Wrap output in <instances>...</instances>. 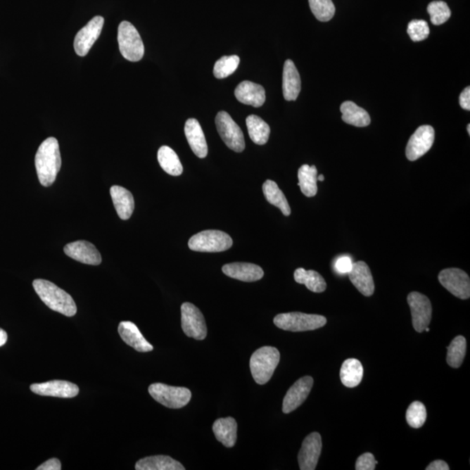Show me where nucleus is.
<instances>
[{
	"instance_id": "nucleus-1",
	"label": "nucleus",
	"mask_w": 470,
	"mask_h": 470,
	"mask_svg": "<svg viewBox=\"0 0 470 470\" xmlns=\"http://www.w3.org/2000/svg\"><path fill=\"white\" fill-rule=\"evenodd\" d=\"M35 167L40 184L53 185L61 168L60 145L56 138L46 139L39 146L35 156Z\"/></svg>"
},
{
	"instance_id": "nucleus-2",
	"label": "nucleus",
	"mask_w": 470,
	"mask_h": 470,
	"mask_svg": "<svg viewBox=\"0 0 470 470\" xmlns=\"http://www.w3.org/2000/svg\"><path fill=\"white\" fill-rule=\"evenodd\" d=\"M32 286L37 295L51 310L65 317H75L77 313V306L68 293L58 288L53 282L42 279H37L32 282Z\"/></svg>"
},
{
	"instance_id": "nucleus-3",
	"label": "nucleus",
	"mask_w": 470,
	"mask_h": 470,
	"mask_svg": "<svg viewBox=\"0 0 470 470\" xmlns=\"http://www.w3.org/2000/svg\"><path fill=\"white\" fill-rule=\"evenodd\" d=\"M280 359V352L274 347H262L253 352L250 359V369L256 383L264 385L269 383Z\"/></svg>"
},
{
	"instance_id": "nucleus-4",
	"label": "nucleus",
	"mask_w": 470,
	"mask_h": 470,
	"mask_svg": "<svg viewBox=\"0 0 470 470\" xmlns=\"http://www.w3.org/2000/svg\"><path fill=\"white\" fill-rule=\"evenodd\" d=\"M274 322L277 328L286 331L304 332L322 328L326 325V319L322 315L292 312L278 315L274 317Z\"/></svg>"
},
{
	"instance_id": "nucleus-5",
	"label": "nucleus",
	"mask_w": 470,
	"mask_h": 470,
	"mask_svg": "<svg viewBox=\"0 0 470 470\" xmlns=\"http://www.w3.org/2000/svg\"><path fill=\"white\" fill-rule=\"evenodd\" d=\"M118 42L120 53L126 60L137 62L145 53L144 44L137 29L130 22L123 21L118 29Z\"/></svg>"
},
{
	"instance_id": "nucleus-6",
	"label": "nucleus",
	"mask_w": 470,
	"mask_h": 470,
	"mask_svg": "<svg viewBox=\"0 0 470 470\" xmlns=\"http://www.w3.org/2000/svg\"><path fill=\"white\" fill-rule=\"evenodd\" d=\"M233 246L232 238L219 230H205L194 234L189 241L191 250L218 253L227 250Z\"/></svg>"
},
{
	"instance_id": "nucleus-7",
	"label": "nucleus",
	"mask_w": 470,
	"mask_h": 470,
	"mask_svg": "<svg viewBox=\"0 0 470 470\" xmlns=\"http://www.w3.org/2000/svg\"><path fill=\"white\" fill-rule=\"evenodd\" d=\"M148 392L161 405L174 409H182L186 406L192 398V393L189 388L172 387L164 383L150 385Z\"/></svg>"
},
{
	"instance_id": "nucleus-8",
	"label": "nucleus",
	"mask_w": 470,
	"mask_h": 470,
	"mask_svg": "<svg viewBox=\"0 0 470 470\" xmlns=\"http://www.w3.org/2000/svg\"><path fill=\"white\" fill-rule=\"evenodd\" d=\"M215 124L220 138L222 139L227 148L236 153L244 151L243 133L229 113L224 111L219 112L215 118Z\"/></svg>"
},
{
	"instance_id": "nucleus-9",
	"label": "nucleus",
	"mask_w": 470,
	"mask_h": 470,
	"mask_svg": "<svg viewBox=\"0 0 470 470\" xmlns=\"http://www.w3.org/2000/svg\"><path fill=\"white\" fill-rule=\"evenodd\" d=\"M182 326L183 332L197 341L204 340L208 335L207 324L199 308L193 304L185 303L182 306Z\"/></svg>"
},
{
	"instance_id": "nucleus-10",
	"label": "nucleus",
	"mask_w": 470,
	"mask_h": 470,
	"mask_svg": "<svg viewBox=\"0 0 470 470\" xmlns=\"http://www.w3.org/2000/svg\"><path fill=\"white\" fill-rule=\"evenodd\" d=\"M440 284L453 296L462 300L470 297V280L467 273L459 269H444L438 275Z\"/></svg>"
},
{
	"instance_id": "nucleus-11",
	"label": "nucleus",
	"mask_w": 470,
	"mask_h": 470,
	"mask_svg": "<svg viewBox=\"0 0 470 470\" xmlns=\"http://www.w3.org/2000/svg\"><path fill=\"white\" fill-rule=\"evenodd\" d=\"M414 330L424 332L432 319V305L427 296L421 293L412 292L407 296Z\"/></svg>"
},
{
	"instance_id": "nucleus-12",
	"label": "nucleus",
	"mask_w": 470,
	"mask_h": 470,
	"mask_svg": "<svg viewBox=\"0 0 470 470\" xmlns=\"http://www.w3.org/2000/svg\"><path fill=\"white\" fill-rule=\"evenodd\" d=\"M435 141V130L431 126L418 127L411 136L406 148V156L410 161L417 160L432 148Z\"/></svg>"
},
{
	"instance_id": "nucleus-13",
	"label": "nucleus",
	"mask_w": 470,
	"mask_h": 470,
	"mask_svg": "<svg viewBox=\"0 0 470 470\" xmlns=\"http://www.w3.org/2000/svg\"><path fill=\"white\" fill-rule=\"evenodd\" d=\"M104 22V18L94 17L78 32L75 39V49L79 56L84 57L89 53L101 34Z\"/></svg>"
},
{
	"instance_id": "nucleus-14",
	"label": "nucleus",
	"mask_w": 470,
	"mask_h": 470,
	"mask_svg": "<svg viewBox=\"0 0 470 470\" xmlns=\"http://www.w3.org/2000/svg\"><path fill=\"white\" fill-rule=\"evenodd\" d=\"M322 449V436L317 432L311 433L304 439L298 455L300 469H317Z\"/></svg>"
},
{
	"instance_id": "nucleus-15",
	"label": "nucleus",
	"mask_w": 470,
	"mask_h": 470,
	"mask_svg": "<svg viewBox=\"0 0 470 470\" xmlns=\"http://www.w3.org/2000/svg\"><path fill=\"white\" fill-rule=\"evenodd\" d=\"M313 385L314 379L311 376H304L293 383L285 395L282 406L284 413L289 414L298 409L306 401Z\"/></svg>"
},
{
	"instance_id": "nucleus-16",
	"label": "nucleus",
	"mask_w": 470,
	"mask_h": 470,
	"mask_svg": "<svg viewBox=\"0 0 470 470\" xmlns=\"http://www.w3.org/2000/svg\"><path fill=\"white\" fill-rule=\"evenodd\" d=\"M65 255L77 262L98 266L102 262L100 252L94 244L87 241L71 242L64 248Z\"/></svg>"
},
{
	"instance_id": "nucleus-17",
	"label": "nucleus",
	"mask_w": 470,
	"mask_h": 470,
	"mask_svg": "<svg viewBox=\"0 0 470 470\" xmlns=\"http://www.w3.org/2000/svg\"><path fill=\"white\" fill-rule=\"evenodd\" d=\"M30 388L37 395L60 398H73L78 395L80 392L76 384L61 380L34 383L31 385Z\"/></svg>"
},
{
	"instance_id": "nucleus-18",
	"label": "nucleus",
	"mask_w": 470,
	"mask_h": 470,
	"mask_svg": "<svg viewBox=\"0 0 470 470\" xmlns=\"http://www.w3.org/2000/svg\"><path fill=\"white\" fill-rule=\"evenodd\" d=\"M222 272L230 278L245 282L257 281L264 277V271L262 267L252 263L226 264L222 267Z\"/></svg>"
},
{
	"instance_id": "nucleus-19",
	"label": "nucleus",
	"mask_w": 470,
	"mask_h": 470,
	"mask_svg": "<svg viewBox=\"0 0 470 470\" xmlns=\"http://www.w3.org/2000/svg\"><path fill=\"white\" fill-rule=\"evenodd\" d=\"M350 281L358 289V291L364 296H373L374 292V282L371 271L367 263L357 262L352 263V269L348 273Z\"/></svg>"
},
{
	"instance_id": "nucleus-20",
	"label": "nucleus",
	"mask_w": 470,
	"mask_h": 470,
	"mask_svg": "<svg viewBox=\"0 0 470 470\" xmlns=\"http://www.w3.org/2000/svg\"><path fill=\"white\" fill-rule=\"evenodd\" d=\"M235 97L242 104L260 108L266 101L265 90L260 84L251 82H241L234 91Z\"/></svg>"
},
{
	"instance_id": "nucleus-21",
	"label": "nucleus",
	"mask_w": 470,
	"mask_h": 470,
	"mask_svg": "<svg viewBox=\"0 0 470 470\" xmlns=\"http://www.w3.org/2000/svg\"><path fill=\"white\" fill-rule=\"evenodd\" d=\"M118 331H119L121 339L134 348L136 351L146 352L153 350L152 345L145 339L134 322H121Z\"/></svg>"
},
{
	"instance_id": "nucleus-22",
	"label": "nucleus",
	"mask_w": 470,
	"mask_h": 470,
	"mask_svg": "<svg viewBox=\"0 0 470 470\" xmlns=\"http://www.w3.org/2000/svg\"><path fill=\"white\" fill-rule=\"evenodd\" d=\"M185 134L192 151L197 157L204 159L208 153V143L203 130L196 119H189L185 124Z\"/></svg>"
},
{
	"instance_id": "nucleus-23",
	"label": "nucleus",
	"mask_w": 470,
	"mask_h": 470,
	"mask_svg": "<svg viewBox=\"0 0 470 470\" xmlns=\"http://www.w3.org/2000/svg\"><path fill=\"white\" fill-rule=\"evenodd\" d=\"M282 89L284 99L288 101H296L302 89L300 73L291 60L286 61L284 64Z\"/></svg>"
},
{
	"instance_id": "nucleus-24",
	"label": "nucleus",
	"mask_w": 470,
	"mask_h": 470,
	"mask_svg": "<svg viewBox=\"0 0 470 470\" xmlns=\"http://www.w3.org/2000/svg\"><path fill=\"white\" fill-rule=\"evenodd\" d=\"M110 194L119 217L123 220L130 219L134 210L133 194L120 186H113L110 189Z\"/></svg>"
},
{
	"instance_id": "nucleus-25",
	"label": "nucleus",
	"mask_w": 470,
	"mask_h": 470,
	"mask_svg": "<svg viewBox=\"0 0 470 470\" xmlns=\"http://www.w3.org/2000/svg\"><path fill=\"white\" fill-rule=\"evenodd\" d=\"M216 439L227 447H232L236 443L237 422L233 417L220 418L212 425Z\"/></svg>"
},
{
	"instance_id": "nucleus-26",
	"label": "nucleus",
	"mask_w": 470,
	"mask_h": 470,
	"mask_svg": "<svg viewBox=\"0 0 470 470\" xmlns=\"http://www.w3.org/2000/svg\"><path fill=\"white\" fill-rule=\"evenodd\" d=\"M137 470H185L184 466L167 455H154L141 459L135 465Z\"/></svg>"
},
{
	"instance_id": "nucleus-27",
	"label": "nucleus",
	"mask_w": 470,
	"mask_h": 470,
	"mask_svg": "<svg viewBox=\"0 0 470 470\" xmlns=\"http://www.w3.org/2000/svg\"><path fill=\"white\" fill-rule=\"evenodd\" d=\"M343 120L345 123L357 127H365L371 123L370 116L366 110L360 108L355 103L345 101L341 106Z\"/></svg>"
},
{
	"instance_id": "nucleus-28",
	"label": "nucleus",
	"mask_w": 470,
	"mask_h": 470,
	"mask_svg": "<svg viewBox=\"0 0 470 470\" xmlns=\"http://www.w3.org/2000/svg\"><path fill=\"white\" fill-rule=\"evenodd\" d=\"M363 367L357 359H348L340 371L341 383L348 388L357 387L362 380Z\"/></svg>"
},
{
	"instance_id": "nucleus-29",
	"label": "nucleus",
	"mask_w": 470,
	"mask_h": 470,
	"mask_svg": "<svg viewBox=\"0 0 470 470\" xmlns=\"http://www.w3.org/2000/svg\"><path fill=\"white\" fill-rule=\"evenodd\" d=\"M264 196L270 204L274 205V207L281 209L282 214L285 216L291 215V208L288 204L284 192L279 189L278 185L271 179L264 183L262 186Z\"/></svg>"
},
{
	"instance_id": "nucleus-30",
	"label": "nucleus",
	"mask_w": 470,
	"mask_h": 470,
	"mask_svg": "<svg viewBox=\"0 0 470 470\" xmlns=\"http://www.w3.org/2000/svg\"><path fill=\"white\" fill-rule=\"evenodd\" d=\"M318 171L315 166H308L303 165L298 171V186L300 187L303 193L307 197H314L317 196V175Z\"/></svg>"
},
{
	"instance_id": "nucleus-31",
	"label": "nucleus",
	"mask_w": 470,
	"mask_h": 470,
	"mask_svg": "<svg viewBox=\"0 0 470 470\" xmlns=\"http://www.w3.org/2000/svg\"><path fill=\"white\" fill-rule=\"evenodd\" d=\"M293 277L297 284L306 286L307 288L312 292L322 293L326 288L324 279L317 271L305 270L300 267L296 270Z\"/></svg>"
},
{
	"instance_id": "nucleus-32",
	"label": "nucleus",
	"mask_w": 470,
	"mask_h": 470,
	"mask_svg": "<svg viewBox=\"0 0 470 470\" xmlns=\"http://www.w3.org/2000/svg\"><path fill=\"white\" fill-rule=\"evenodd\" d=\"M158 161L161 168L168 174L172 176L182 175L183 167L177 153L167 146H161L158 151Z\"/></svg>"
},
{
	"instance_id": "nucleus-33",
	"label": "nucleus",
	"mask_w": 470,
	"mask_h": 470,
	"mask_svg": "<svg viewBox=\"0 0 470 470\" xmlns=\"http://www.w3.org/2000/svg\"><path fill=\"white\" fill-rule=\"evenodd\" d=\"M249 136L257 145H265L269 141L270 127L262 118L256 115H249L246 120Z\"/></svg>"
},
{
	"instance_id": "nucleus-34",
	"label": "nucleus",
	"mask_w": 470,
	"mask_h": 470,
	"mask_svg": "<svg viewBox=\"0 0 470 470\" xmlns=\"http://www.w3.org/2000/svg\"><path fill=\"white\" fill-rule=\"evenodd\" d=\"M467 350V341L464 336H459L451 341L447 347V362L454 369L460 368Z\"/></svg>"
},
{
	"instance_id": "nucleus-35",
	"label": "nucleus",
	"mask_w": 470,
	"mask_h": 470,
	"mask_svg": "<svg viewBox=\"0 0 470 470\" xmlns=\"http://www.w3.org/2000/svg\"><path fill=\"white\" fill-rule=\"evenodd\" d=\"M240 58L237 55L224 56L216 62L214 68V75L219 80L225 79L232 75L240 65Z\"/></svg>"
},
{
	"instance_id": "nucleus-36",
	"label": "nucleus",
	"mask_w": 470,
	"mask_h": 470,
	"mask_svg": "<svg viewBox=\"0 0 470 470\" xmlns=\"http://www.w3.org/2000/svg\"><path fill=\"white\" fill-rule=\"evenodd\" d=\"M311 12L322 22H328L335 16L336 6L332 0H308Z\"/></svg>"
},
{
	"instance_id": "nucleus-37",
	"label": "nucleus",
	"mask_w": 470,
	"mask_h": 470,
	"mask_svg": "<svg viewBox=\"0 0 470 470\" xmlns=\"http://www.w3.org/2000/svg\"><path fill=\"white\" fill-rule=\"evenodd\" d=\"M406 419L410 427L414 428L422 427L427 420V410L424 404L420 402L411 403L407 410Z\"/></svg>"
},
{
	"instance_id": "nucleus-38",
	"label": "nucleus",
	"mask_w": 470,
	"mask_h": 470,
	"mask_svg": "<svg viewBox=\"0 0 470 470\" xmlns=\"http://www.w3.org/2000/svg\"><path fill=\"white\" fill-rule=\"evenodd\" d=\"M428 13L431 16L433 25H440L450 20L451 11L447 3L443 1H433L428 4Z\"/></svg>"
},
{
	"instance_id": "nucleus-39",
	"label": "nucleus",
	"mask_w": 470,
	"mask_h": 470,
	"mask_svg": "<svg viewBox=\"0 0 470 470\" xmlns=\"http://www.w3.org/2000/svg\"><path fill=\"white\" fill-rule=\"evenodd\" d=\"M429 27L425 20H414L409 22L407 27V34L414 42H422L428 38L429 35Z\"/></svg>"
},
{
	"instance_id": "nucleus-40",
	"label": "nucleus",
	"mask_w": 470,
	"mask_h": 470,
	"mask_svg": "<svg viewBox=\"0 0 470 470\" xmlns=\"http://www.w3.org/2000/svg\"><path fill=\"white\" fill-rule=\"evenodd\" d=\"M378 464L374 455L365 453L359 457L355 464L356 470H374Z\"/></svg>"
},
{
	"instance_id": "nucleus-41",
	"label": "nucleus",
	"mask_w": 470,
	"mask_h": 470,
	"mask_svg": "<svg viewBox=\"0 0 470 470\" xmlns=\"http://www.w3.org/2000/svg\"><path fill=\"white\" fill-rule=\"evenodd\" d=\"M336 269L340 274H348L352 269V262L350 257L343 256L336 262Z\"/></svg>"
},
{
	"instance_id": "nucleus-42",
	"label": "nucleus",
	"mask_w": 470,
	"mask_h": 470,
	"mask_svg": "<svg viewBox=\"0 0 470 470\" xmlns=\"http://www.w3.org/2000/svg\"><path fill=\"white\" fill-rule=\"evenodd\" d=\"M37 470H61V464L60 460L57 458H51L50 460L44 462L42 465L39 466Z\"/></svg>"
},
{
	"instance_id": "nucleus-43",
	"label": "nucleus",
	"mask_w": 470,
	"mask_h": 470,
	"mask_svg": "<svg viewBox=\"0 0 470 470\" xmlns=\"http://www.w3.org/2000/svg\"><path fill=\"white\" fill-rule=\"evenodd\" d=\"M459 102H460V105L462 106V108H464V110H467V111H469L470 110V88L469 87H466L464 91H462V93L460 95V98H459Z\"/></svg>"
},
{
	"instance_id": "nucleus-44",
	"label": "nucleus",
	"mask_w": 470,
	"mask_h": 470,
	"mask_svg": "<svg viewBox=\"0 0 470 470\" xmlns=\"http://www.w3.org/2000/svg\"><path fill=\"white\" fill-rule=\"evenodd\" d=\"M449 465L446 464V462L442 460H436L431 462V464L426 468V470H449Z\"/></svg>"
},
{
	"instance_id": "nucleus-45",
	"label": "nucleus",
	"mask_w": 470,
	"mask_h": 470,
	"mask_svg": "<svg viewBox=\"0 0 470 470\" xmlns=\"http://www.w3.org/2000/svg\"><path fill=\"white\" fill-rule=\"evenodd\" d=\"M7 341V334L5 330L0 329V347L4 346Z\"/></svg>"
},
{
	"instance_id": "nucleus-46",
	"label": "nucleus",
	"mask_w": 470,
	"mask_h": 470,
	"mask_svg": "<svg viewBox=\"0 0 470 470\" xmlns=\"http://www.w3.org/2000/svg\"><path fill=\"white\" fill-rule=\"evenodd\" d=\"M324 179H325L324 175L321 174V175L317 176V181L318 182H324Z\"/></svg>"
},
{
	"instance_id": "nucleus-47",
	"label": "nucleus",
	"mask_w": 470,
	"mask_h": 470,
	"mask_svg": "<svg viewBox=\"0 0 470 470\" xmlns=\"http://www.w3.org/2000/svg\"><path fill=\"white\" fill-rule=\"evenodd\" d=\"M467 129H468V134H470V125L469 124L468 125Z\"/></svg>"
}]
</instances>
